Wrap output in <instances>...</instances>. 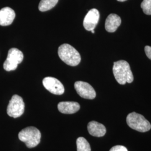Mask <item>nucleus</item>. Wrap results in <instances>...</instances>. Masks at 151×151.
Listing matches in <instances>:
<instances>
[{"label":"nucleus","instance_id":"nucleus-1","mask_svg":"<svg viewBox=\"0 0 151 151\" xmlns=\"http://www.w3.org/2000/svg\"><path fill=\"white\" fill-rule=\"evenodd\" d=\"M113 74L115 80L120 85L132 83L134 80L130 65L126 60H120L114 63Z\"/></svg>","mask_w":151,"mask_h":151},{"label":"nucleus","instance_id":"nucleus-2","mask_svg":"<svg viewBox=\"0 0 151 151\" xmlns=\"http://www.w3.org/2000/svg\"><path fill=\"white\" fill-rule=\"evenodd\" d=\"M60 59L67 65L76 66L81 62V55L74 47L68 44L61 45L58 50Z\"/></svg>","mask_w":151,"mask_h":151},{"label":"nucleus","instance_id":"nucleus-3","mask_svg":"<svg viewBox=\"0 0 151 151\" xmlns=\"http://www.w3.org/2000/svg\"><path fill=\"white\" fill-rule=\"evenodd\" d=\"M19 139L24 142L29 148L35 147L40 142L41 133L34 127H29L22 130L19 133Z\"/></svg>","mask_w":151,"mask_h":151},{"label":"nucleus","instance_id":"nucleus-4","mask_svg":"<svg viewBox=\"0 0 151 151\" xmlns=\"http://www.w3.org/2000/svg\"><path fill=\"white\" fill-rule=\"evenodd\" d=\"M127 123L130 128L140 132H146L151 129V124L150 122L143 115L135 112L128 115Z\"/></svg>","mask_w":151,"mask_h":151},{"label":"nucleus","instance_id":"nucleus-5","mask_svg":"<svg viewBox=\"0 0 151 151\" xmlns=\"http://www.w3.org/2000/svg\"><path fill=\"white\" fill-rule=\"evenodd\" d=\"M25 110V104L21 96L14 95L7 108V113L9 116L14 118H17L21 116Z\"/></svg>","mask_w":151,"mask_h":151},{"label":"nucleus","instance_id":"nucleus-6","mask_svg":"<svg viewBox=\"0 0 151 151\" xmlns=\"http://www.w3.org/2000/svg\"><path fill=\"white\" fill-rule=\"evenodd\" d=\"M24 54L18 49L11 48L9 50L7 59L4 63V68L6 71L15 70L17 65L22 63Z\"/></svg>","mask_w":151,"mask_h":151},{"label":"nucleus","instance_id":"nucleus-7","mask_svg":"<svg viewBox=\"0 0 151 151\" xmlns=\"http://www.w3.org/2000/svg\"><path fill=\"white\" fill-rule=\"evenodd\" d=\"M43 84L48 91L54 95H60L65 92V87L63 84L58 79L54 77H47L44 78Z\"/></svg>","mask_w":151,"mask_h":151},{"label":"nucleus","instance_id":"nucleus-8","mask_svg":"<svg viewBox=\"0 0 151 151\" xmlns=\"http://www.w3.org/2000/svg\"><path fill=\"white\" fill-rule=\"evenodd\" d=\"M74 86L77 93L81 97L92 100L96 97V92L89 83L83 81H77Z\"/></svg>","mask_w":151,"mask_h":151},{"label":"nucleus","instance_id":"nucleus-9","mask_svg":"<svg viewBox=\"0 0 151 151\" xmlns=\"http://www.w3.org/2000/svg\"><path fill=\"white\" fill-rule=\"evenodd\" d=\"M100 19V13L97 9H92L87 12L85 16L83 25L87 31L94 30Z\"/></svg>","mask_w":151,"mask_h":151},{"label":"nucleus","instance_id":"nucleus-10","mask_svg":"<svg viewBox=\"0 0 151 151\" xmlns=\"http://www.w3.org/2000/svg\"><path fill=\"white\" fill-rule=\"evenodd\" d=\"M15 17V12L11 8L6 7L0 10V25H11Z\"/></svg>","mask_w":151,"mask_h":151},{"label":"nucleus","instance_id":"nucleus-11","mask_svg":"<svg viewBox=\"0 0 151 151\" xmlns=\"http://www.w3.org/2000/svg\"><path fill=\"white\" fill-rule=\"evenodd\" d=\"M58 109L62 113L72 114L80 110V105L78 103L74 101H63L58 104Z\"/></svg>","mask_w":151,"mask_h":151},{"label":"nucleus","instance_id":"nucleus-12","mask_svg":"<svg viewBox=\"0 0 151 151\" xmlns=\"http://www.w3.org/2000/svg\"><path fill=\"white\" fill-rule=\"evenodd\" d=\"M87 129L90 135L96 137H103L106 132L105 127L96 121L90 122L87 125Z\"/></svg>","mask_w":151,"mask_h":151},{"label":"nucleus","instance_id":"nucleus-13","mask_svg":"<svg viewBox=\"0 0 151 151\" xmlns=\"http://www.w3.org/2000/svg\"><path fill=\"white\" fill-rule=\"evenodd\" d=\"M121 22L120 16L114 14H110L105 21V29L108 32H115L120 25Z\"/></svg>","mask_w":151,"mask_h":151},{"label":"nucleus","instance_id":"nucleus-14","mask_svg":"<svg viewBox=\"0 0 151 151\" xmlns=\"http://www.w3.org/2000/svg\"><path fill=\"white\" fill-rule=\"evenodd\" d=\"M58 0H41L39 5V10L42 12L48 11L57 4Z\"/></svg>","mask_w":151,"mask_h":151},{"label":"nucleus","instance_id":"nucleus-15","mask_svg":"<svg viewBox=\"0 0 151 151\" xmlns=\"http://www.w3.org/2000/svg\"><path fill=\"white\" fill-rule=\"evenodd\" d=\"M77 151H91V147L87 140L83 137H79L76 141Z\"/></svg>","mask_w":151,"mask_h":151},{"label":"nucleus","instance_id":"nucleus-16","mask_svg":"<svg viewBox=\"0 0 151 151\" xmlns=\"http://www.w3.org/2000/svg\"><path fill=\"white\" fill-rule=\"evenodd\" d=\"M140 6L145 14L151 15V0H143Z\"/></svg>","mask_w":151,"mask_h":151},{"label":"nucleus","instance_id":"nucleus-17","mask_svg":"<svg viewBox=\"0 0 151 151\" xmlns=\"http://www.w3.org/2000/svg\"><path fill=\"white\" fill-rule=\"evenodd\" d=\"M109 151H128L127 148L123 146H115L113 147Z\"/></svg>","mask_w":151,"mask_h":151},{"label":"nucleus","instance_id":"nucleus-18","mask_svg":"<svg viewBox=\"0 0 151 151\" xmlns=\"http://www.w3.org/2000/svg\"><path fill=\"white\" fill-rule=\"evenodd\" d=\"M145 51L147 57L151 60V47L147 45L145 48Z\"/></svg>","mask_w":151,"mask_h":151},{"label":"nucleus","instance_id":"nucleus-19","mask_svg":"<svg viewBox=\"0 0 151 151\" xmlns=\"http://www.w3.org/2000/svg\"><path fill=\"white\" fill-rule=\"evenodd\" d=\"M117 1H118L119 2H124V1H125L127 0H117Z\"/></svg>","mask_w":151,"mask_h":151},{"label":"nucleus","instance_id":"nucleus-20","mask_svg":"<svg viewBox=\"0 0 151 151\" xmlns=\"http://www.w3.org/2000/svg\"><path fill=\"white\" fill-rule=\"evenodd\" d=\"M91 32H92V33H94V32H95V31H94V30H91Z\"/></svg>","mask_w":151,"mask_h":151}]
</instances>
